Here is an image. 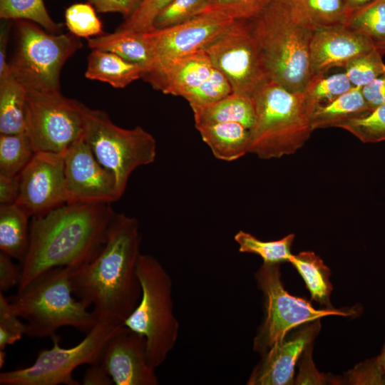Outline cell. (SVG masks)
Masks as SVG:
<instances>
[{"mask_svg":"<svg viewBox=\"0 0 385 385\" xmlns=\"http://www.w3.org/2000/svg\"><path fill=\"white\" fill-rule=\"evenodd\" d=\"M140 244L137 219L115 213L99 253L88 263L72 269L73 293L93 307L98 322L124 325L138 304Z\"/></svg>","mask_w":385,"mask_h":385,"instance_id":"1","label":"cell"},{"mask_svg":"<svg viewBox=\"0 0 385 385\" xmlns=\"http://www.w3.org/2000/svg\"><path fill=\"white\" fill-rule=\"evenodd\" d=\"M111 204L66 202L31 217L29 245L20 265L22 273L18 289L48 270L76 269L96 257L116 213Z\"/></svg>","mask_w":385,"mask_h":385,"instance_id":"2","label":"cell"},{"mask_svg":"<svg viewBox=\"0 0 385 385\" xmlns=\"http://www.w3.org/2000/svg\"><path fill=\"white\" fill-rule=\"evenodd\" d=\"M71 272L67 267L48 270L8 299L14 312L26 321V335L52 338L63 327L86 334L98 322L89 307L73 297Z\"/></svg>","mask_w":385,"mask_h":385,"instance_id":"3","label":"cell"},{"mask_svg":"<svg viewBox=\"0 0 385 385\" xmlns=\"http://www.w3.org/2000/svg\"><path fill=\"white\" fill-rule=\"evenodd\" d=\"M255 120L250 129L248 153L261 159L294 154L313 129L312 110L302 92L290 91L268 79L252 96Z\"/></svg>","mask_w":385,"mask_h":385,"instance_id":"4","label":"cell"},{"mask_svg":"<svg viewBox=\"0 0 385 385\" xmlns=\"http://www.w3.org/2000/svg\"><path fill=\"white\" fill-rule=\"evenodd\" d=\"M248 21L268 78L290 91L302 92L312 76L313 32L295 23L274 1Z\"/></svg>","mask_w":385,"mask_h":385,"instance_id":"5","label":"cell"},{"mask_svg":"<svg viewBox=\"0 0 385 385\" xmlns=\"http://www.w3.org/2000/svg\"><path fill=\"white\" fill-rule=\"evenodd\" d=\"M141 297L124 325L143 335L150 364L161 365L175 347L180 324L174 312L170 274L153 255L141 254L138 262Z\"/></svg>","mask_w":385,"mask_h":385,"instance_id":"6","label":"cell"},{"mask_svg":"<svg viewBox=\"0 0 385 385\" xmlns=\"http://www.w3.org/2000/svg\"><path fill=\"white\" fill-rule=\"evenodd\" d=\"M83 138L99 163L113 174L121 197L131 173L155 161L156 140L141 126H118L105 111L83 104Z\"/></svg>","mask_w":385,"mask_h":385,"instance_id":"7","label":"cell"},{"mask_svg":"<svg viewBox=\"0 0 385 385\" xmlns=\"http://www.w3.org/2000/svg\"><path fill=\"white\" fill-rule=\"evenodd\" d=\"M17 47L11 73L27 91L60 92V75L66 61L82 46L70 32L52 34L27 20H16Z\"/></svg>","mask_w":385,"mask_h":385,"instance_id":"8","label":"cell"},{"mask_svg":"<svg viewBox=\"0 0 385 385\" xmlns=\"http://www.w3.org/2000/svg\"><path fill=\"white\" fill-rule=\"evenodd\" d=\"M124 325L98 322L77 345L63 348L56 334L49 349L41 350L34 363L25 368L3 371L1 385H79L73 376L83 364L101 363L108 341Z\"/></svg>","mask_w":385,"mask_h":385,"instance_id":"9","label":"cell"},{"mask_svg":"<svg viewBox=\"0 0 385 385\" xmlns=\"http://www.w3.org/2000/svg\"><path fill=\"white\" fill-rule=\"evenodd\" d=\"M280 264L263 263L255 274L265 297V317L254 338V350L262 355L285 340L299 325L329 315L348 316L339 309H317L307 300L289 294L281 280Z\"/></svg>","mask_w":385,"mask_h":385,"instance_id":"10","label":"cell"},{"mask_svg":"<svg viewBox=\"0 0 385 385\" xmlns=\"http://www.w3.org/2000/svg\"><path fill=\"white\" fill-rule=\"evenodd\" d=\"M83 106L61 91H27L24 132L34 151L64 153L83 137Z\"/></svg>","mask_w":385,"mask_h":385,"instance_id":"11","label":"cell"},{"mask_svg":"<svg viewBox=\"0 0 385 385\" xmlns=\"http://www.w3.org/2000/svg\"><path fill=\"white\" fill-rule=\"evenodd\" d=\"M230 82L232 92L249 97L268 77L248 20H235L204 50Z\"/></svg>","mask_w":385,"mask_h":385,"instance_id":"12","label":"cell"},{"mask_svg":"<svg viewBox=\"0 0 385 385\" xmlns=\"http://www.w3.org/2000/svg\"><path fill=\"white\" fill-rule=\"evenodd\" d=\"M235 21L219 13L202 12L180 24L144 32L154 58L151 70L168 61L204 51Z\"/></svg>","mask_w":385,"mask_h":385,"instance_id":"13","label":"cell"},{"mask_svg":"<svg viewBox=\"0 0 385 385\" xmlns=\"http://www.w3.org/2000/svg\"><path fill=\"white\" fill-rule=\"evenodd\" d=\"M67 202L64 153L36 152L20 173V190L16 204L31 218Z\"/></svg>","mask_w":385,"mask_h":385,"instance_id":"14","label":"cell"},{"mask_svg":"<svg viewBox=\"0 0 385 385\" xmlns=\"http://www.w3.org/2000/svg\"><path fill=\"white\" fill-rule=\"evenodd\" d=\"M67 202L112 203L120 198L113 174L81 137L64 152Z\"/></svg>","mask_w":385,"mask_h":385,"instance_id":"15","label":"cell"},{"mask_svg":"<svg viewBox=\"0 0 385 385\" xmlns=\"http://www.w3.org/2000/svg\"><path fill=\"white\" fill-rule=\"evenodd\" d=\"M101 364L115 385H158L145 338L123 326L108 341Z\"/></svg>","mask_w":385,"mask_h":385,"instance_id":"16","label":"cell"},{"mask_svg":"<svg viewBox=\"0 0 385 385\" xmlns=\"http://www.w3.org/2000/svg\"><path fill=\"white\" fill-rule=\"evenodd\" d=\"M377 46L370 38L345 25L313 32L309 45L312 76L326 73L334 67H345L352 59Z\"/></svg>","mask_w":385,"mask_h":385,"instance_id":"17","label":"cell"},{"mask_svg":"<svg viewBox=\"0 0 385 385\" xmlns=\"http://www.w3.org/2000/svg\"><path fill=\"white\" fill-rule=\"evenodd\" d=\"M316 320L288 340L273 345L253 369L248 385H290L294 384V367L302 353L319 329Z\"/></svg>","mask_w":385,"mask_h":385,"instance_id":"18","label":"cell"},{"mask_svg":"<svg viewBox=\"0 0 385 385\" xmlns=\"http://www.w3.org/2000/svg\"><path fill=\"white\" fill-rule=\"evenodd\" d=\"M215 68L205 51L168 61L146 73L143 78L165 94L185 98Z\"/></svg>","mask_w":385,"mask_h":385,"instance_id":"19","label":"cell"},{"mask_svg":"<svg viewBox=\"0 0 385 385\" xmlns=\"http://www.w3.org/2000/svg\"><path fill=\"white\" fill-rule=\"evenodd\" d=\"M297 24L314 32L344 25L349 11L344 0H273Z\"/></svg>","mask_w":385,"mask_h":385,"instance_id":"20","label":"cell"},{"mask_svg":"<svg viewBox=\"0 0 385 385\" xmlns=\"http://www.w3.org/2000/svg\"><path fill=\"white\" fill-rule=\"evenodd\" d=\"M195 128L218 160L231 162L248 153L250 129L240 123H205Z\"/></svg>","mask_w":385,"mask_h":385,"instance_id":"21","label":"cell"},{"mask_svg":"<svg viewBox=\"0 0 385 385\" xmlns=\"http://www.w3.org/2000/svg\"><path fill=\"white\" fill-rule=\"evenodd\" d=\"M88 46L91 49L115 53L129 62L143 66L146 73L154 64L153 56L144 33L117 29L113 33L88 38Z\"/></svg>","mask_w":385,"mask_h":385,"instance_id":"22","label":"cell"},{"mask_svg":"<svg viewBox=\"0 0 385 385\" xmlns=\"http://www.w3.org/2000/svg\"><path fill=\"white\" fill-rule=\"evenodd\" d=\"M146 70L118 55L99 49H91L88 57L86 78L107 83L115 88H123L143 78Z\"/></svg>","mask_w":385,"mask_h":385,"instance_id":"23","label":"cell"},{"mask_svg":"<svg viewBox=\"0 0 385 385\" xmlns=\"http://www.w3.org/2000/svg\"><path fill=\"white\" fill-rule=\"evenodd\" d=\"M195 125L216 123H238L250 129L255 120L251 97L231 93L208 105L191 108Z\"/></svg>","mask_w":385,"mask_h":385,"instance_id":"24","label":"cell"},{"mask_svg":"<svg viewBox=\"0 0 385 385\" xmlns=\"http://www.w3.org/2000/svg\"><path fill=\"white\" fill-rule=\"evenodd\" d=\"M361 93V87H353L334 101L317 107L311 117L313 130L319 128L339 127L351 120L370 113Z\"/></svg>","mask_w":385,"mask_h":385,"instance_id":"25","label":"cell"},{"mask_svg":"<svg viewBox=\"0 0 385 385\" xmlns=\"http://www.w3.org/2000/svg\"><path fill=\"white\" fill-rule=\"evenodd\" d=\"M29 218L16 203L0 205V251L20 262L29 245Z\"/></svg>","mask_w":385,"mask_h":385,"instance_id":"26","label":"cell"},{"mask_svg":"<svg viewBox=\"0 0 385 385\" xmlns=\"http://www.w3.org/2000/svg\"><path fill=\"white\" fill-rule=\"evenodd\" d=\"M27 90L11 73L0 80V134L25 130Z\"/></svg>","mask_w":385,"mask_h":385,"instance_id":"27","label":"cell"},{"mask_svg":"<svg viewBox=\"0 0 385 385\" xmlns=\"http://www.w3.org/2000/svg\"><path fill=\"white\" fill-rule=\"evenodd\" d=\"M289 262L295 267L304 281L312 299L328 309H332L330 302L332 291L329 280L331 272L322 260L313 252L304 251L297 255L292 254Z\"/></svg>","mask_w":385,"mask_h":385,"instance_id":"28","label":"cell"},{"mask_svg":"<svg viewBox=\"0 0 385 385\" xmlns=\"http://www.w3.org/2000/svg\"><path fill=\"white\" fill-rule=\"evenodd\" d=\"M25 132L0 134V176L19 175L35 154Z\"/></svg>","mask_w":385,"mask_h":385,"instance_id":"29","label":"cell"},{"mask_svg":"<svg viewBox=\"0 0 385 385\" xmlns=\"http://www.w3.org/2000/svg\"><path fill=\"white\" fill-rule=\"evenodd\" d=\"M294 239V235L289 234L280 240L262 241L243 230L238 231L234 236L240 252L257 255L263 260V263L267 264L289 262L292 255L291 247Z\"/></svg>","mask_w":385,"mask_h":385,"instance_id":"30","label":"cell"},{"mask_svg":"<svg viewBox=\"0 0 385 385\" xmlns=\"http://www.w3.org/2000/svg\"><path fill=\"white\" fill-rule=\"evenodd\" d=\"M344 25L370 38L379 47L385 42V0H374L350 11Z\"/></svg>","mask_w":385,"mask_h":385,"instance_id":"31","label":"cell"},{"mask_svg":"<svg viewBox=\"0 0 385 385\" xmlns=\"http://www.w3.org/2000/svg\"><path fill=\"white\" fill-rule=\"evenodd\" d=\"M353 87L345 73H318L311 77L302 93L314 112L317 107L331 103Z\"/></svg>","mask_w":385,"mask_h":385,"instance_id":"32","label":"cell"},{"mask_svg":"<svg viewBox=\"0 0 385 385\" xmlns=\"http://www.w3.org/2000/svg\"><path fill=\"white\" fill-rule=\"evenodd\" d=\"M0 17L5 20L30 21L52 34L62 28L50 16L43 0H0Z\"/></svg>","mask_w":385,"mask_h":385,"instance_id":"33","label":"cell"},{"mask_svg":"<svg viewBox=\"0 0 385 385\" xmlns=\"http://www.w3.org/2000/svg\"><path fill=\"white\" fill-rule=\"evenodd\" d=\"M384 53L379 47L350 61L344 67L345 73L354 87H363L385 73Z\"/></svg>","mask_w":385,"mask_h":385,"instance_id":"34","label":"cell"},{"mask_svg":"<svg viewBox=\"0 0 385 385\" xmlns=\"http://www.w3.org/2000/svg\"><path fill=\"white\" fill-rule=\"evenodd\" d=\"M342 128L364 143L385 140V103L370 113L341 124Z\"/></svg>","mask_w":385,"mask_h":385,"instance_id":"35","label":"cell"},{"mask_svg":"<svg viewBox=\"0 0 385 385\" xmlns=\"http://www.w3.org/2000/svg\"><path fill=\"white\" fill-rule=\"evenodd\" d=\"M66 25L69 32L78 38H91L103 34L102 22L89 3H77L65 12Z\"/></svg>","mask_w":385,"mask_h":385,"instance_id":"36","label":"cell"},{"mask_svg":"<svg viewBox=\"0 0 385 385\" xmlns=\"http://www.w3.org/2000/svg\"><path fill=\"white\" fill-rule=\"evenodd\" d=\"M272 1L205 0L201 13L216 12L235 20H251L260 15Z\"/></svg>","mask_w":385,"mask_h":385,"instance_id":"37","label":"cell"},{"mask_svg":"<svg viewBox=\"0 0 385 385\" xmlns=\"http://www.w3.org/2000/svg\"><path fill=\"white\" fill-rule=\"evenodd\" d=\"M232 93L231 85L225 75L215 67L210 76L184 98L190 108L214 103Z\"/></svg>","mask_w":385,"mask_h":385,"instance_id":"38","label":"cell"},{"mask_svg":"<svg viewBox=\"0 0 385 385\" xmlns=\"http://www.w3.org/2000/svg\"><path fill=\"white\" fill-rule=\"evenodd\" d=\"M205 0H173L165 7L154 21V29L174 26L200 14Z\"/></svg>","mask_w":385,"mask_h":385,"instance_id":"39","label":"cell"},{"mask_svg":"<svg viewBox=\"0 0 385 385\" xmlns=\"http://www.w3.org/2000/svg\"><path fill=\"white\" fill-rule=\"evenodd\" d=\"M173 0H140L134 11L118 28L141 33L153 29V24L159 13Z\"/></svg>","mask_w":385,"mask_h":385,"instance_id":"40","label":"cell"},{"mask_svg":"<svg viewBox=\"0 0 385 385\" xmlns=\"http://www.w3.org/2000/svg\"><path fill=\"white\" fill-rule=\"evenodd\" d=\"M12 309L11 304L0 292V350H4L26 335V324Z\"/></svg>","mask_w":385,"mask_h":385,"instance_id":"41","label":"cell"},{"mask_svg":"<svg viewBox=\"0 0 385 385\" xmlns=\"http://www.w3.org/2000/svg\"><path fill=\"white\" fill-rule=\"evenodd\" d=\"M384 372L378 356L356 365L347 374V379L353 384L384 385Z\"/></svg>","mask_w":385,"mask_h":385,"instance_id":"42","label":"cell"},{"mask_svg":"<svg viewBox=\"0 0 385 385\" xmlns=\"http://www.w3.org/2000/svg\"><path fill=\"white\" fill-rule=\"evenodd\" d=\"M312 342L302 353L299 361V373L294 379L296 384H324L327 376L316 369L312 359Z\"/></svg>","mask_w":385,"mask_h":385,"instance_id":"43","label":"cell"},{"mask_svg":"<svg viewBox=\"0 0 385 385\" xmlns=\"http://www.w3.org/2000/svg\"><path fill=\"white\" fill-rule=\"evenodd\" d=\"M21 267L13 262L11 257L0 251V292H5L19 285Z\"/></svg>","mask_w":385,"mask_h":385,"instance_id":"44","label":"cell"},{"mask_svg":"<svg viewBox=\"0 0 385 385\" xmlns=\"http://www.w3.org/2000/svg\"><path fill=\"white\" fill-rule=\"evenodd\" d=\"M95 9L101 13L118 12L129 16L138 6L140 0H87Z\"/></svg>","mask_w":385,"mask_h":385,"instance_id":"45","label":"cell"},{"mask_svg":"<svg viewBox=\"0 0 385 385\" xmlns=\"http://www.w3.org/2000/svg\"><path fill=\"white\" fill-rule=\"evenodd\" d=\"M361 93L371 110L385 103V73L361 88Z\"/></svg>","mask_w":385,"mask_h":385,"instance_id":"46","label":"cell"},{"mask_svg":"<svg viewBox=\"0 0 385 385\" xmlns=\"http://www.w3.org/2000/svg\"><path fill=\"white\" fill-rule=\"evenodd\" d=\"M20 190V174L14 177L0 176V205L16 203Z\"/></svg>","mask_w":385,"mask_h":385,"instance_id":"47","label":"cell"},{"mask_svg":"<svg viewBox=\"0 0 385 385\" xmlns=\"http://www.w3.org/2000/svg\"><path fill=\"white\" fill-rule=\"evenodd\" d=\"M3 20L0 29V80L11 74L10 64L6 59L11 20Z\"/></svg>","mask_w":385,"mask_h":385,"instance_id":"48","label":"cell"},{"mask_svg":"<svg viewBox=\"0 0 385 385\" xmlns=\"http://www.w3.org/2000/svg\"><path fill=\"white\" fill-rule=\"evenodd\" d=\"M83 385H111L113 381L101 363L89 365L82 379Z\"/></svg>","mask_w":385,"mask_h":385,"instance_id":"49","label":"cell"},{"mask_svg":"<svg viewBox=\"0 0 385 385\" xmlns=\"http://www.w3.org/2000/svg\"><path fill=\"white\" fill-rule=\"evenodd\" d=\"M373 1L374 0H344L349 12L359 9Z\"/></svg>","mask_w":385,"mask_h":385,"instance_id":"50","label":"cell"},{"mask_svg":"<svg viewBox=\"0 0 385 385\" xmlns=\"http://www.w3.org/2000/svg\"><path fill=\"white\" fill-rule=\"evenodd\" d=\"M379 364L385 373V345L381 351V353L378 356Z\"/></svg>","mask_w":385,"mask_h":385,"instance_id":"51","label":"cell"},{"mask_svg":"<svg viewBox=\"0 0 385 385\" xmlns=\"http://www.w3.org/2000/svg\"><path fill=\"white\" fill-rule=\"evenodd\" d=\"M5 356L6 352L4 351V350H0V368H2L4 364Z\"/></svg>","mask_w":385,"mask_h":385,"instance_id":"52","label":"cell"},{"mask_svg":"<svg viewBox=\"0 0 385 385\" xmlns=\"http://www.w3.org/2000/svg\"><path fill=\"white\" fill-rule=\"evenodd\" d=\"M379 48H381L382 51H384L385 53V42H384L382 44H381L379 46Z\"/></svg>","mask_w":385,"mask_h":385,"instance_id":"53","label":"cell"},{"mask_svg":"<svg viewBox=\"0 0 385 385\" xmlns=\"http://www.w3.org/2000/svg\"><path fill=\"white\" fill-rule=\"evenodd\" d=\"M384 385H385V376H384Z\"/></svg>","mask_w":385,"mask_h":385,"instance_id":"54","label":"cell"}]
</instances>
